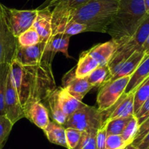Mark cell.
<instances>
[{
	"label": "cell",
	"instance_id": "6da1fadb",
	"mask_svg": "<svg viewBox=\"0 0 149 149\" xmlns=\"http://www.w3.org/2000/svg\"><path fill=\"white\" fill-rule=\"evenodd\" d=\"M52 62L23 65L13 60L10 64V72L23 110L32 102L46 100L57 89Z\"/></svg>",
	"mask_w": 149,
	"mask_h": 149
},
{
	"label": "cell",
	"instance_id": "7a4b0ae2",
	"mask_svg": "<svg viewBox=\"0 0 149 149\" xmlns=\"http://www.w3.org/2000/svg\"><path fill=\"white\" fill-rule=\"evenodd\" d=\"M148 15L143 0H119L117 11L106 34L121 46L135 34Z\"/></svg>",
	"mask_w": 149,
	"mask_h": 149
},
{
	"label": "cell",
	"instance_id": "3957f363",
	"mask_svg": "<svg viewBox=\"0 0 149 149\" xmlns=\"http://www.w3.org/2000/svg\"><path fill=\"white\" fill-rule=\"evenodd\" d=\"M119 1L90 0L70 13L68 23L77 21L87 25L89 32L106 34L108 27L117 11Z\"/></svg>",
	"mask_w": 149,
	"mask_h": 149
},
{
	"label": "cell",
	"instance_id": "277c9868",
	"mask_svg": "<svg viewBox=\"0 0 149 149\" xmlns=\"http://www.w3.org/2000/svg\"><path fill=\"white\" fill-rule=\"evenodd\" d=\"M149 35V15L140 26L135 34L125 44L118 47L113 58L109 63L112 76L116 72L119 66L127 59L135 51L142 50L143 45Z\"/></svg>",
	"mask_w": 149,
	"mask_h": 149
},
{
	"label": "cell",
	"instance_id": "5b68a950",
	"mask_svg": "<svg viewBox=\"0 0 149 149\" xmlns=\"http://www.w3.org/2000/svg\"><path fill=\"white\" fill-rule=\"evenodd\" d=\"M103 125L102 112L94 106L84 104L82 107L68 117L63 124L65 128H74L79 131L90 129H98Z\"/></svg>",
	"mask_w": 149,
	"mask_h": 149
},
{
	"label": "cell",
	"instance_id": "8992f818",
	"mask_svg": "<svg viewBox=\"0 0 149 149\" xmlns=\"http://www.w3.org/2000/svg\"><path fill=\"white\" fill-rule=\"evenodd\" d=\"M90 0H53L47 7H53L52 10V34L64 33L68 23L70 13L84 5Z\"/></svg>",
	"mask_w": 149,
	"mask_h": 149
},
{
	"label": "cell",
	"instance_id": "52a82bcc",
	"mask_svg": "<svg viewBox=\"0 0 149 149\" xmlns=\"http://www.w3.org/2000/svg\"><path fill=\"white\" fill-rule=\"evenodd\" d=\"M2 10L9 28L16 37L33 26L38 13L37 9L17 10L7 7L3 4Z\"/></svg>",
	"mask_w": 149,
	"mask_h": 149
},
{
	"label": "cell",
	"instance_id": "ba28073f",
	"mask_svg": "<svg viewBox=\"0 0 149 149\" xmlns=\"http://www.w3.org/2000/svg\"><path fill=\"white\" fill-rule=\"evenodd\" d=\"M130 76L111 80L99 89L97 96V109L100 111L109 109L124 93Z\"/></svg>",
	"mask_w": 149,
	"mask_h": 149
},
{
	"label": "cell",
	"instance_id": "9c48e42d",
	"mask_svg": "<svg viewBox=\"0 0 149 149\" xmlns=\"http://www.w3.org/2000/svg\"><path fill=\"white\" fill-rule=\"evenodd\" d=\"M19 47L17 37L14 36L9 28L0 2V64H11L16 56Z\"/></svg>",
	"mask_w": 149,
	"mask_h": 149
},
{
	"label": "cell",
	"instance_id": "30bf717a",
	"mask_svg": "<svg viewBox=\"0 0 149 149\" xmlns=\"http://www.w3.org/2000/svg\"><path fill=\"white\" fill-rule=\"evenodd\" d=\"M55 53L47 49V42L41 41L32 46L19 45L15 60L23 65L33 64L44 61H52Z\"/></svg>",
	"mask_w": 149,
	"mask_h": 149
},
{
	"label": "cell",
	"instance_id": "8fae6325",
	"mask_svg": "<svg viewBox=\"0 0 149 149\" xmlns=\"http://www.w3.org/2000/svg\"><path fill=\"white\" fill-rule=\"evenodd\" d=\"M4 115L13 123V124L25 118L23 108L20 104L18 94L16 91L11 72H9L7 77V86H6L5 95H4Z\"/></svg>",
	"mask_w": 149,
	"mask_h": 149
},
{
	"label": "cell",
	"instance_id": "7c38bea8",
	"mask_svg": "<svg viewBox=\"0 0 149 149\" xmlns=\"http://www.w3.org/2000/svg\"><path fill=\"white\" fill-rule=\"evenodd\" d=\"M101 112L103 124L115 118L134 115V92L124 93L111 108Z\"/></svg>",
	"mask_w": 149,
	"mask_h": 149
},
{
	"label": "cell",
	"instance_id": "4fadbf2b",
	"mask_svg": "<svg viewBox=\"0 0 149 149\" xmlns=\"http://www.w3.org/2000/svg\"><path fill=\"white\" fill-rule=\"evenodd\" d=\"M76 67L67 72L62 78V88L68 91L70 94L80 101L93 88L87 81V77L79 78L76 75Z\"/></svg>",
	"mask_w": 149,
	"mask_h": 149
},
{
	"label": "cell",
	"instance_id": "5bb4252c",
	"mask_svg": "<svg viewBox=\"0 0 149 149\" xmlns=\"http://www.w3.org/2000/svg\"><path fill=\"white\" fill-rule=\"evenodd\" d=\"M37 9V8H36ZM38 10V9H37ZM52 10L49 7L38 10L33 27L39 34L41 41L47 42L52 34Z\"/></svg>",
	"mask_w": 149,
	"mask_h": 149
},
{
	"label": "cell",
	"instance_id": "9a60e30c",
	"mask_svg": "<svg viewBox=\"0 0 149 149\" xmlns=\"http://www.w3.org/2000/svg\"><path fill=\"white\" fill-rule=\"evenodd\" d=\"M25 118L42 130L46 128L49 123L48 110L42 102H34L29 104L24 108Z\"/></svg>",
	"mask_w": 149,
	"mask_h": 149
},
{
	"label": "cell",
	"instance_id": "2e32d148",
	"mask_svg": "<svg viewBox=\"0 0 149 149\" xmlns=\"http://www.w3.org/2000/svg\"><path fill=\"white\" fill-rule=\"evenodd\" d=\"M118 47V44L114 40L111 39L104 43L98 44L93 47L87 52L98 63L99 66H104L109 64Z\"/></svg>",
	"mask_w": 149,
	"mask_h": 149
},
{
	"label": "cell",
	"instance_id": "e0dca14e",
	"mask_svg": "<svg viewBox=\"0 0 149 149\" xmlns=\"http://www.w3.org/2000/svg\"><path fill=\"white\" fill-rule=\"evenodd\" d=\"M149 76V54H146L139 65L131 74L127 86L124 93H130L135 91L138 86Z\"/></svg>",
	"mask_w": 149,
	"mask_h": 149
},
{
	"label": "cell",
	"instance_id": "ac0fdd59",
	"mask_svg": "<svg viewBox=\"0 0 149 149\" xmlns=\"http://www.w3.org/2000/svg\"><path fill=\"white\" fill-rule=\"evenodd\" d=\"M145 55V53L143 51V50L135 51L127 59L125 60L119 66L118 70L112 76L111 80H115V79L120 78V77L131 76V74L134 72V71L136 70L138 66L141 62Z\"/></svg>",
	"mask_w": 149,
	"mask_h": 149
},
{
	"label": "cell",
	"instance_id": "d6986e66",
	"mask_svg": "<svg viewBox=\"0 0 149 149\" xmlns=\"http://www.w3.org/2000/svg\"><path fill=\"white\" fill-rule=\"evenodd\" d=\"M57 93L60 107L67 117L70 116L84 105L82 101L73 96L63 88L57 89Z\"/></svg>",
	"mask_w": 149,
	"mask_h": 149
},
{
	"label": "cell",
	"instance_id": "ffe728a7",
	"mask_svg": "<svg viewBox=\"0 0 149 149\" xmlns=\"http://www.w3.org/2000/svg\"><path fill=\"white\" fill-rule=\"evenodd\" d=\"M43 131L50 143L68 148L65 137V128L63 126L54 121H49Z\"/></svg>",
	"mask_w": 149,
	"mask_h": 149
},
{
	"label": "cell",
	"instance_id": "44dd1931",
	"mask_svg": "<svg viewBox=\"0 0 149 149\" xmlns=\"http://www.w3.org/2000/svg\"><path fill=\"white\" fill-rule=\"evenodd\" d=\"M70 38L71 37L65 33L53 34L47 41V49L54 53L61 52L66 58H71L68 53Z\"/></svg>",
	"mask_w": 149,
	"mask_h": 149
},
{
	"label": "cell",
	"instance_id": "7402d4cb",
	"mask_svg": "<svg viewBox=\"0 0 149 149\" xmlns=\"http://www.w3.org/2000/svg\"><path fill=\"white\" fill-rule=\"evenodd\" d=\"M98 66V63L93 57L90 56L87 51H84L80 56L78 64L76 67V75L79 78H84Z\"/></svg>",
	"mask_w": 149,
	"mask_h": 149
},
{
	"label": "cell",
	"instance_id": "603a6c76",
	"mask_svg": "<svg viewBox=\"0 0 149 149\" xmlns=\"http://www.w3.org/2000/svg\"><path fill=\"white\" fill-rule=\"evenodd\" d=\"M86 77L87 81L93 86V88H100L111 79L112 74L107 64L104 66H98Z\"/></svg>",
	"mask_w": 149,
	"mask_h": 149
},
{
	"label": "cell",
	"instance_id": "cb8c5ba5",
	"mask_svg": "<svg viewBox=\"0 0 149 149\" xmlns=\"http://www.w3.org/2000/svg\"><path fill=\"white\" fill-rule=\"evenodd\" d=\"M49 105V110H50L51 115H52V119L55 122L63 125L66 121L68 117L64 114L60 107L59 102L58 99V93H57V89L48 96L46 99Z\"/></svg>",
	"mask_w": 149,
	"mask_h": 149
},
{
	"label": "cell",
	"instance_id": "d4e9b609",
	"mask_svg": "<svg viewBox=\"0 0 149 149\" xmlns=\"http://www.w3.org/2000/svg\"><path fill=\"white\" fill-rule=\"evenodd\" d=\"M149 99V76L134 91V114H136L143 104Z\"/></svg>",
	"mask_w": 149,
	"mask_h": 149
},
{
	"label": "cell",
	"instance_id": "484cf974",
	"mask_svg": "<svg viewBox=\"0 0 149 149\" xmlns=\"http://www.w3.org/2000/svg\"><path fill=\"white\" fill-rule=\"evenodd\" d=\"M10 70V64H0V115H4V95L7 86V77Z\"/></svg>",
	"mask_w": 149,
	"mask_h": 149
},
{
	"label": "cell",
	"instance_id": "4316f807",
	"mask_svg": "<svg viewBox=\"0 0 149 149\" xmlns=\"http://www.w3.org/2000/svg\"><path fill=\"white\" fill-rule=\"evenodd\" d=\"M97 129H90L83 131L78 145L74 149H97L96 148V134Z\"/></svg>",
	"mask_w": 149,
	"mask_h": 149
},
{
	"label": "cell",
	"instance_id": "83f0119b",
	"mask_svg": "<svg viewBox=\"0 0 149 149\" xmlns=\"http://www.w3.org/2000/svg\"><path fill=\"white\" fill-rule=\"evenodd\" d=\"M17 41L19 45L23 47L32 46L41 42L39 34L33 26L20 34L17 37Z\"/></svg>",
	"mask_w": 149,
	"mask_h": 149
},
{
	"label": "cell",
	"instance_id": "f1b7e54d",
	"mask_svg": "<svg viewBox=\"0 0 149 149\" xmlns=\"http://www.w3.org/2000/svg\"><path fill=\"white\" fill-rule=\"evenodd\" d=\"M139 128V124L135 115H132L126 127L124 129L121 136L127 145L131 144L133 142Z\"/></svg>",
	"mask_w": 149,
	"mask_h": 149
},
{
	"label": "cell",
	"instance_id": "f546056e",
	"mask_svg": "<svg viewBox=\"0 0 149 149\" xmlns=\"http://www.w3.org/2000/svg\"><path fill=\"white\" fill-rule=\"evenodd\" d=\"M132 116L125 117V118H115V119H112L108 121L106 124L107 135H109V134H122L124 129L126 127V125L129 122V121L130 120Z\"/></svg>",
	"mask_w": 149,
	"mask_h": 149
},
{
	"label": "cell",
	"instance_id": "4dcf8cb0",
	"mask_svg": "<svg viewBox=\"0 0 149 149\" xmlns=\"http://www.w3.org/2000/svg\"><path fill=\"white\" fill-rule=\"evenodd\" d=\"M14 124L5 116L0 115V149L5 145Z\"/></svg>",
	"mask_w": 149,
	"mask_h": 149
},
{
	"label": "cell",
	"instance_id": "1f68e13d",
	"mask_svg": "<svg viewBox=\"0 0 149 149\" xmlns=\"http://www.w3.org/2000/svg\"><path fill=\"white\" fill-rule=\"evenodd\" d=\"M82 131L74 128H65V137L68 145L67 149H74L78 145Z\"/></svg>",
	"mask_w": 149,
	"mask_h": 149
},
{
	"label": "cell",
	"instance_id": "d6a6232c",
	"mask_svg": "<svg viewBox=\"0 0 149 149\" xmlns=\"http://www.w3.org/2000/svg\"><path fill=\"white\" fill-rule=\"evenodd\" d=\"M127 145L121 134H109L107 135L105 149H122Z\"/></svg>",
	"mask_w": 149,
	"mask_h": 149
},
{
	"label": "cell",
	"instance_id": "836d02e7",
	"mask_svg": "<svg viewBox=\"0 0 149 149\" xmlns=\"http://www.w3.org/2000/svg\"><path fill=\"white\" fill-rule=\"evenodd\" d=\"M87 32H89L88 26L84 23L77 21H71L68 23L64 30V33L70 37Z\"/></svg>",
	"mask_w": 149,
	"mask_h": 149
},
{
	"label": "cell",
	"instance_id": "e575fe53",
	"mask_svg": "<svg viewBox=\"0 0 149 149\" xmlns=\"http://www.w3.org/2000/svg\"><path fill=\"white\" fill-rule=\"evenodd\" d=\"M149 131V117L144 122H143L141 125L139 126V128H138V132H137L136 136H135V139H134L133 142L132 143V144L134 146L136 147L138 145V143L143 140L144 137L147 134Z\"/></svg>",
	"mask_w": 149,
	"mask_h": 149
},
{
	"label": "cell",
	"instance_id": "d590c367",
	"mask_svg": "<svg viewBox=\"0 0 149 149\" xmlns=\"http://www.w3.org/2000/svg\"><path fill=\"white\" fill-rule=\"evenodd\" d=\"M106 138H107L106 124H103L97 131V134H96V148H106Z\"/></svg>",
	"mask_w": 149,
	"mask_h": 149
},
{
	"label": "cell",
	"instance_id": "8d00e7d4",
	"mask_svg": "<svg viewBox=\"0 0 149 149\" xmlns=\"http://www.w3.org/2000/svg\"><path fill=\"white\" fill-rule=\"evenodd\" d=\"M135 115L137 118V119H138L139 126L148 118L149 117V99H147V100L143 104L141 108H140L139 110L138 111V112H137Z\"/></svg>",
	"mask_w": 149,
	"mask_h": 149
},
{
	"label": "cell",
	"instance_id": "74e56055",
	"mask_svg": "<svg viewBox=\"0 0 149 149\" xmlns=\"http://www.w3.org/2000/svg\"><path fill=\"white\" fill-rule=\"evenodd\" d=\"M137 149H149V131L136 146Z\"/></svg>",
	"mask_w": 149,
	"mask_h": 149
},
{
	"label": "cell",
	"instance_id": "f35d334b",
	"mask_svg": "<svg viewBox=\"0 0 149 149\" xmlns=\"http://www.w3.org/2000/svg\"><path fill=\"white\" fill-rule=\"evenodd\" d=\"M142 50L145 53V54H149V35L143 45Z\"/></svg>",
	"mask_w": 149,
	"mask_h": 149
},
{
	"label": "cell",
	"instance_id": "ab89813d",
	"mask_svg": "<svg viewBox=\"0 0 149 149\" xmlns=\"http://www.w3.org/2000/svg\"><path fill=\"white\" fill-rule=\"evenodd\" d=\"M52 1H53V0H45V1H44L37 9L38 10H40V9H43L45 8V7H47L48 6V4H49Z\"/></svg>",
	"mask_w": 149,
	"mask_h": 149
},
{
	"label": "cell",
	"instance_id": "60d3db41",
	"mask_svg": "<svg viewBox=\"0 0 149 149\" xmlns=\"http://www.w3.org/2000/svg\"><path fill=\"white\" fill-rule=\"evenodd\" d=\"M144 4H145L146 10L147 13L149 15V0H143Z\"/></svg>",
	"mask_w": 149,
	"mask_h": 149
},
{
	"label": "cell",
	"instance_id": "b9f144b4",
	"mask_svg": "<svg viewBox=\"0 0 149 149\" xmlns=\"http://www.w3.org/2000/svg\"><path fill=\"white\" fill-rule=\"evenodd\" d=\"M122 149H137V148L135 147V146H134L131 143V144L127 145L125 146V148H122Z\"/></svg>",
	"mask_w": 149,
	"mask_h": 149
}]
</instances>
